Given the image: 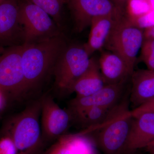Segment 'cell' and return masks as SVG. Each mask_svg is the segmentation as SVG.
I'll use <instances>...</instances> for the list:
<instances>
[{
    "instance_id": "cell-13",
    "label": "cell",
    "mask_w": 154,
    "mask_h": 154,
    "mask_svg": "<svg viewBox=\"0 0 154 154\" xmlns=\"http://www.w3.org/2000/svg\"><path fill=\"white\" fill-rule=\"evenodd\" d=\"M131 78L129 99L134 108L154 100V70L134 71Z\"/></svg>"
},
{
    "instance_id": "cell-25",
    "label": "cell",
    "mask_w": 154,
    "mask_h": 154,
    "mask_svg": "<svg viewBox=\"0 0 154 154\" xmlns=\"http://www.w3.org/2000/svg\"><path fill=\"white\" fill-rule=\"evenodd\" d=\"M117 8L124 12L125 8L129 0H110Z\"/></svg>"
},
{
    "instance_id": "cell-29",
    "label": "cell",
    "mask_w": 154,
    "mask_h": 154,
    "mask_svg": "<svg viewBox=\"0 0 154 154\" xmlns=\"http://www.w3.org/2000/svg\"><path fill=\"white\" fill-rule=\"evenodd\" d=\"M122 154H138L137 151L127 152L123 153Z\"/></svg>"
},
{
    "instance_id": "cell-15",
    "label": "cell",
    "mask_w": 154,
    "mask_h": 154,
    "mask_svg": "<svg viewBox=\"0 0 154 154\" xmlns=\"http://www.w3.org/2000/svg\"><path fill=\"white\" fill-rule=\"evenodd\" d=\"M121 16H106L93 20L90 26L91 30L88 41L83 45L88 55L91 56L96 51L104 48L116 19Z\"/></svg>"
},
{
    "instance_id": "cell-14",
    "label": "cell",
    "mask_w": 154,
    "mask_h": 154,
    "mask_svg": "<svg viewBox=\"0 0 154 154\" xmlns=\"http://www.w3.org/2000/svg\"><path fill=\"white\" fill-rule=\"evenodd\" d=\"M98 63L105 85L126 82L131 76V73L123 60L110 51L102 52Z\"/></svg>"
},
{
    "instance_id": "cell-28",
    "label": "cell",
    "mask_w": 154,
    "mask_h": 154,
    "mask_svg": "<svg viewBox=\"0 0 154 154\" xmlns=\"http://www.w3.org/2000/svg\"><path fill=\"white\" fill-rule=\"evenodd\" d=\"M150 5L151 6L152 10H154V0H148Z\"/></svg>"
},
{
    "instance_id": "cell-9",
    "label": "cell",
    "mask_w": 154,
    "mask_h": 154,
    "mask_svg": "<svg viewBox=\"0 0 154 154\" xmlns=\"http://www.w3.org/2000/svg\"><path fill=\"white\" fill-rule=\"evenodd\" d=\"M78 33L91 26L93 20L106 16L119 17L124 15L110 0H66Z\"/></svg>"
},
{
    "instance_id": "cell-23",
    "label": "cell",
    "mask_w": 154,
    "mask_h": 154,
    "mask_svg": "<svg viewBox=\"0 0 154 154\" xmlns=\"http://www.w3.org/2000/svg\"><path fill=\"white\" fill-rule=\"evenodd\" d=\"M131 112L133 117L146 112H154V100L134 108Z\"/></svg>"
},
{
    "instance_id": "cell-31",
    "label": "cell",
    "mask_w": 154,
    "mask_h": 154,
    "mask_svg": "<svg viewBox=\"0 0 154 154\" xmlns=\"http://www.w3.org/2000/svg\"><path fill=\"white\" fill-rule=\"evenodd\" d=\"M91 154H96V152H94L92 153H91Z\"/></svg>"
},
{
    "instance_id": "cell-26",
    "label": "cell",
    "mask_w": 154,
    "mask_h": 154,
    "mask_svg": "<svg viewBox=\"0 0 154 154\" xmlns=\"http://www.w3.org/2000/svg\"><path fill=\"white\" fill-rule=\"evenodd\" d=\"M149 154H154V140L151 142L144 148Z\"/></svg>"
},
{
    "instance_id": "cell-30",
    "label": "cell",
    "mask_w": 154,
    "mask_h": 154,
    "mask_svg": "<svg viewBox=\"0 0 154 154\" xmlns=\"http://www.w3.org/2000/svg\"><path fill=\"white\" fill-rule=\"evenodd\" d=\"M5 1V0H0V4H1V3H2V2L3 1Z\"/></svg>"
},
{
    "instance_id": "cell-19",
    "label": "cell",
    "mask_w": 154,
    "mask_h": 154,
    "mask_svg": "<svg viewBox=\"0 0 154 154\" xmlns=\"http://www.w3.org/2000/svg\"><path fill=\"white\" fill-rule=\"evenodd\" d=\"M127 5L129 6L130 16H131V19H129L131 20L143 17L152 11L148 0H129Z\"/></svg>"
},
{
    "instance_id": "cell-10",
    "label": "cell",
    "mask_w": 154,
    "mask_h": 154,
    "mask_svg": "<svg viewBox=\"0 0 154 154\" xmlns=\"http://www.w3.org/2000/svg\"><path fill=\"white\" fill-rule=\"evenodd\" d=\"M17 0H5L0 4V48L25 43L24 28L19 18Z\"/></svg>"
},
{
    "instance_id": "cell-3",
    "label": "cell",
    "mask_w": 154,
    "mask_h": 154,
    "mask_svg": "<svg viewBox=\"0 0 154 154\" xmlns=\"http://www.w3.org/2000/svg\"><path fill=\"white\" fill-rule=\"evenodd\" d=\"M126 96L109 119L91 132H96L95 143L105 154H122L124 151L134 119Z\"/></svg>"
},
{
    "instance_id": "cell-24",
    "label": "cell",
    "mask_w": 154,
    "mask_h": 154,
    "mask_svg": "<svg viewBox=\"0 0 154 154\" xmlns=\"http://www.w3.org/2000/svg\"><path fill=\"white\" fill-rule=\"evenodd\" d=\"M154 40V25L145 28L143 31V40Z\"/></svg>"
},
{
    "instance_id": "cell-6",
    "label": "cell",
    "mask_w": 154,
    "mask_h": 154,
    "mask_svg": "<svg viewBox=\"0 0 154 154\" xmlns=\"http://www.w3.org/2000/svg\"><path fill=\"white\" fill-rule=\"evenodd\" d=\"M19 18L24 28V44L63 36L62 30L47 13L28 1L19 3Z\"/></svg>"
},
{
    "instance_id": "cell-1",
    "label": "cell",
    "mask_w": 154,
    "mask_h": 154,
    "mask_svg": "<svg viewBox=\"0 0 154 154\" xmlns=\"http://www.w3.org/2000/svg\"><path fill=\"white\" fill-rule=\"evenodd\" d=\"M66 45L64 36L23 44L22 66L28 99L38 91L53 72L56 62Z\"/></svg>"
},
{
    "instance_id": "cell-20",
    "label": "cell",
    "mask_w": 154,
    "mask_h": 154,
    "mask_svg": "<svg viewBox=\"0 0 154 154\" xmlns=\"http://www.w3.org/2000/svg\"><path fill=\"white\" fill-rule=\"evenodd\" d=\"M140 59L147 69L154 70V40H143L141 48Z\"/></svg>"
},
{
    "instance_id": "cell-4",
    "label": "cell",
    "mask_w": 154,
    "mask_h": 154,
    "mask_svg": "<svg viewBox=\"0 0 154 154\" xmlns=\"http://www.w3.org/2000/svg\"><path fill=\"white\" fill-rule=\"evenodd\" d=\"M143 41V31L124 15L116 19L104 47L121 58L131 75Z\"/></svg>"
},
{
    "instance_id": "cell-27",
    "label": "cell",
    "mask_w": 154,
    "mask_h": 154,
    "mask_svg": "<svg viewBox=\"0 0 154 154\" xmlns=\"http://www.w3.org/2000/svg\"><path fill=\"white\" fill-rule=\"evenodd\" d=\"M6 101L5 97L2 92L0 91V110H2V108L5 104Z\"/></svg>"
},
{
    "instance_id": "cell-11",
    "label": "cell",
    "mask_w": 154,
    "mask_h": 154,
    "mask_svg": "<svg viewBox=\"0 0 154 154\" xmlns=\"http://www.w3.org/2000/svg\"><path fill=\"white\" fill-rule=\"evenodd\" d=\"M126 82L115 85H105L94 94L87 96L76 97L69 103L71 114L94 106L113 107L118 104L123 98Z\"/></svg>"
},
{
    "instance_id": "cell-5",
    "label": "cell",
    "mask_w": 154,
    "mask_h": 154,
    "mask_svg": "<svg viewBox=\"0 0 154 154\" xmlns=\"http://www.w3.org/2000/svg\"><path fill=\"white\" fill-rule=\"evenodd\" d=\"M23 45L8 48L0 55V91L8 100H28L22 69Z\"/></svg>"
},
{
    "instance_id": "cell-22",
    "label": "cell",
    "mask_w": 154,
    "mask_h": 154,
    "mask_svg": "<svg viewBox=\"0 0 154 154\" xmlns=\"http://www.w3.org/2000/svg\"><path fill=\"white\" fill-rule=\"evenodd\" d=\"M17 150L12 138L5 134L0 137V154H17Z\"/></svg>"
},
{
    "instance_id": "cell-16",
    "label": "cell",
    "mask_w": 154,
    "mask_h": 154,
    "mask_svg": "<svg viewBox=\"0 0 154 154\" xmlns=\"http://www.w3.org/2000/svg\"><path fill=\"white\" fill-rule=\"evenodd\" d=\"M105 85L98 60L91 58L88 68L76 81L72 87L70 93L75 92L76 97H85L94 94Z\"/></svg>"
},
{
    "instance_id": "cell-8",
    "label": "cell",
    "mask_w": 154,
    "mask_h": 154,
    "mask_svg": "<svg viewBox=\"0 0 154 154\" xmlns=\"http://www.w3.org/2000/svg\"><path fill=\"white\" fill-rule=\"evenodd\" d=\"M41 137L43 146L58 139L68 129L72 116L69 110L62 109L52 97H41Z\"/></svg>"
},
{
    "instance_id": "cell-18",
    "label": "cell",
    "mask_w": 154,
    "mask_h": 154,
    "mask_svg": "<svg viewBox=\"0 0 154 154\" xmlns=\"http://www.w3.org/2000/svg\"><path fill=\"white\" fill-rule=\"evenodd\" d=\"M42 9L50 16L63 31V15L66 0H25Z\"/></svg>"
},
{
    "instance_id": "cell-17",
    "label": "cell",
    "mask_w": 154,
    "mask_h": 154,
    "mask_svg": "<svg viewBox=\"0 0 154 154\" xmlns=\"http://www.w3.org/2000/svg\"><path fill=\"white\" fill-rule=\"evenodd\" d=\"M119 102L113 107L94 106L72 114L73 119H75L82 127L86 128L81 134L90 133L105 123L113 114Z\"/></svg>"
},
{
    "instance_id": "cell-2",
    "label": "cell",
    "mask_w": 154,
    "mask_h": 154,
    "mask_svg": "<svg viewBox=\"0 0 154 154\" xmlns=\"http://www.w3.org/2000/svg\"><path fill=\"white\" fill-rule=\"evenodd\" d=\"M41 97L31 101L25 109L7 120L1 134L10 136L14 140L17 154H38L43 146L40 116Z\"/></svg>"
},
{
    "instance_id": "cell-21",
    "label": "cell",
    "mask_w": 154,
    "mask_h": 154,
    "mask_svg": "<svg viewBox=\"0 0 154 154\" xmlns=\"http://www.w3.org/2000/svg\"><path fill=\"white\" fill-rule=\"evenodd\" d=\"M43 154H75L69 143L66 134L56 141Z\"/></svg>"
},
{
    "instance_id": "cell-7",
    "label": "cell",
    "mask_w": 154,
    "mask_h": 154,
    "mask_svg": "<svg viewBox=\"0 0 154 154\" xmlns=\"http://www.w3.org/2000/svg\"><path fill=\"white\" fill-rule=\"evenodd\" d=\"M90 57L83 46L66 45L53 70L57 88L61 91L70 93L76 81L88 68Z\"/></svg>"
},
{
    "instance_id": "cell-12",
    "label": "cell",
    "mask_w": 154,
    "mask_h": 154,
    "mask_svg": "<svg viewBox=\"0 0 154 154\" xmlns=\"http://www.w3.org/2000/svg\"><path fill=\"white\" fill-rule=\"evenodd\" d=\"M154 140V112L142 113L134 117L123 153L144 148Z\"/></svg>"
}]
</instances>
